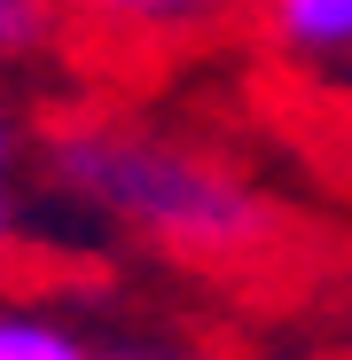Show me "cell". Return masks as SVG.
<instances>
[{
    "instance_id": "277c9868",
    "label": "cell",
    "mask_w": 352,
    "mask_h": 360,
    "mask_svg": "<svg viewBox=\"0 0 352 360\" xmlns=\"http://www.w3.org/2000/svg\"><path fill=\"white\" fill-rule=\"evenodd\" d=\"M86 16H102V24H133V32H164V24H196V16H211L219 0H79Z\"/></svg>"
},
{
    "instance_id": "8992f818",
    "label": "cell",
    "mask_w": 352,
    "mask_h": 360,
    "mask_svg": "<svg viewBox=\"0 0 352 360\" xmlns=\"http://www.w3.org/2000/svg\"><path fill=\"white\" fill-rule=\"evenodd\" d=\"M8 172H16V134L0 126V188H8Z\"/></svg>"
},
{
    "instance_id": "3957f363",
    "label": "cell",
    "mask_w": 352,
    "mask_h": 360,
    "mask_svg": "<svg viewBox=\"0 0 352 360\" xmlns=\"http://www.w3.org/2000/svg\"><path fill=\"white\" fill-rule=\"evenodd\" d=\"M0 360H94V352L47 314H0Z\"/></svg>"
},
{
    "instance_id": "7a4b0ae2",
    "label": "cell",
    "mask_w": 352,
    "mask_h": 360,
    "mask_svg": "<svg viewBox=\"0 0 352 360\" xmlns=\"http://www.w3.org/2000/svg\"><path fill=\"white\" fill-rule=\"evenodd\" d=\"M266 32L321 86H352V0H266Z\"/></svg>"
},
{
    "instance_id": "5b68a950",
    "label": "cell",
    "mask_w": 352,
    "mask_h": 360,
    "mask_svg": "<svg viewBox=\"0 0 352 360\" xmlns=\"http://www.w3.org/2000/svg\"><path fill=\"white\" fill-rule=\"evenodd\" d=\"M47 32H55V0H0V63L39 55Z\"/></svg>"
},
{
    "instance_id": "52a82bcc",
    "label": "cell",
    "mask_w": 352,
    "mask_h": 360,
    "mask_svg": "<svg viewBox=\"0 0 352 360\" xmlns=\"http://www.w3.org/2000/svg\"><path fill=\"white\" fill-rule=\"evenodd\" d=\"M8 235H16V204H8V188H0V251H8Z\"/></svg>"
},
{
    "instance_id": "6da1fadb",
    "label": "cell",
    "mask_w": 352,
    "mask_h": 360,
    "mask_svg": "<svg viewBox=\"0 0 352 360\" xmlns=\"http://www.w3.org/2000/svg\"><path fill=\"white\" fill-rule=\"evenodd\" d=\"M47 180L172 259H251L274 235V204L235 165L149 126L79 117L47 141Z\"/></svg>"
}]
</instances>
